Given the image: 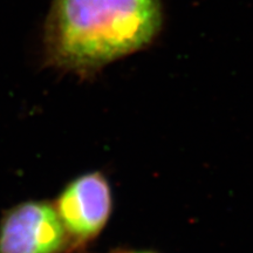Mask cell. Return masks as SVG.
<instances>
[{"mask_svg":"<svg viewBox=\"0 0 253 253\" xmlns=\"http://www.w3.org/2000/svg\"><path fill=\"white\" fill-rule=\"evenodd\" d=\"M114 253H156L153 251H126V250H121L119 252H114Z\"/></svg>","mask_w":253,"mask_h":253,"instance_id":"4","label":"cell"},{"mask_svg":"<svg viewBox=\"0 0 253 253\" xmlns=\"http://www.w3.org/2000/svg\"><path fill=\"white\" fill-rule=\"evenodd\" d=\"M54 207L72 250L84 248L100 236L112 216V186L102 172L84 173L62 190Z\"/></svg>","mask_w":253,"mask_h":253,"instance_id":"2","label":"cell"},{"mask_svg":"<svg viewBox=\"0 0 253 253\" xmlns=\"http://www.w3.org/2000/svg\"><path fill=\"white\" fill-rule=\"evenodd\" d=\"M162 25L160 0H53L47 62L82 79L147 47Z\"/></svg>","mask_w":253,"mask_h":253,"instance_id":"1","label":"cell"},{"mask_svg":"<svg viewBox=\"0 0 253 253\" xmlns=\"http://www.w3.org/2000/svg\"><path fill=\"white\" fill-rule=\"evenodd\" d=\"M72 244L54 204L31 201L11 209L0 224V253H62Z\"/></svg>","mask_w":253,"mask_h":253,"instance_id":"3","label":"cell"}]
</instances>
